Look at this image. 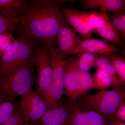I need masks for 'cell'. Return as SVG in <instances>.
Returning <instances> with one entry per match:
<instances>
[{
	"instance_id": "f1b7e54d",
	"label": "cell",
	"mask_w": 125,
	"mask_h": 125,
	"mask_svg": "<svg viewBox=\"0 0 125 125\" xmlns=\"http://www.w3.org/2000/svg\"><path fill=\"white\" fill-rule=\"evenodd\" d=\"M107 125H125V122L120 121L110 122Z\"/></svg>"
},
{
	"instance_id": "30bf717a",
	"label": "cell",
	"mask_w": 125,
	"mask_h": 125,
	"mask_svg": "<svg viewBox=\"0 0 125 125\" xmlns=\"http://www.w3.org/2000/svg\"><path fill=\"white\" fill-rule=\"evenodd\" d=\"M69 105V125H107L109 122L98 113L81 107L76 101Z\"/></svg>"
},
{
	"instance_id": "d4e9b609",
	"label": "cell",
	"mask_w": 125,
	"mask_h": 125,
	"mask_svg": "<svg viewBox=\"0 0 125 125\" xmlns=\"http://www.w3.org/2000/svg\"><path fill=\"white\" fill-rule=\"evenodd\" d=\"M12 33L5 32L0 34V53L1 56L11 47L16 39Z\"/></svg>"
},
{
	"instance_id": "5b68a950",
	"label": "cell",
	"mask_w": 125,
	"mask_h": 125,
	"mask_svg": "<svg viewBox=\"0 0 125 125\" xmlns=\"http://www.w3.org/2000/svg\"><path fill=\"white\" fill-rule=\"evenodd\" d=\"M52 57L51 48L43 43L36 47L31 57L37 73L38 93L52 108L54 107L51 93L53 73Z\"/></svg>"
},
{
	"instance_id": "4dcf8cb0",
	"label": "cell",
	"mask_w": 125,
	"mask_h": 125,
	"mask_svg": "<svg viewBox=\"0 0 125 125\" xmlns=\"http://www.w3.org/2000/svg\"><path fill=\"white\" fill-rule=\"evenodd\" d=\"M0 56H1V54H0Z\"/></svg>"
},
{
	"instance_id": "d6986e66",
	"label": "cell",
	"mask_w": 125,
	"mask_h": 125,
	"mask_svg": "<svg viewBox=\"0 0 125 125\" xmlns=\"http://www.w3.org/2000/svg\"><path fill=\"white\" fill-rule=\"evenodd\" d=\"M78 54L75 62L78 69L81 71L88 72L91 68L96 65L98 55L85 52Z\"/></svg>"
},
{
	"instance_id": "9c48e42d",
	"label": "cell",
	"mask_w": 125,
	"mask_h": 125,
	"mask_svg": "<svg viewBox=\"0 0 125 125\" xmlns=\"http://www.w3.org/2000/svg\"><path fill=\"white\" fill-rule=\"evenodd\" d=\"M67 61V58H57L52 55V64L53 73L51 93L54 107L68 104L67 101L63 99V97L64 92V70Z\"/></svg>"
},
{
	"instance_id": "83f0119b",
	"label": "cell",
	"mask_w": 125,
	"mask_h": 125,
	"mask_svg": "<svg viewBox=\"0 0 125 125\" xmlns=\"http://www.w3.org/2000/svg\"><path fill=\"white\" fill-rule=\"evenodd\" d=\"M2 125H26L20 112L16 108L7 121Z\"/></svg>"
},
{
	"instance_id": "3957f363",
	"label": "cell",
	"mask_w": 125,
	"mask_h": 125,
	"mask_svg": "<svg viewBox=\"0 0 125 125\" xmlns=\"http://www.w3.org/2000/svg\"><path fill=\"white\" fill-rule=\"evenodd\" d=\"M125 98L123 86L111 90H102L94 94H87L78 98L76 102L81 107L98 113L109 122L112 115Z\"/></svg>"
},
{
	"instance_id": "ba28073f",
	"label": "cell",
	"mask_w": 125,
	"mask_h": 125,
	"mask_svg": "<svg viewBox=\"0 0 125 125\" xmlns=\"http://www.w3.org/2000/svg\"><path fill=\"white\" fill-rule=\"evenodd\" d=\"M75 60L73 56L67 58L64 70V95L67 98L69 105L76 102L80 87L81 70L76 65Z\"/></svg>"
},
{
	"instance_id": "5bb4252c",
	"label": "cell",
	"mask_w": 125,
	"mask_h": 125,
	"mask_svg": "<svg viewBox=\"0 0 125 125\" xmlns=\"http://www.w3.org/2000/svg\"><path fill=\"white\" fill-rule=\"evenodd\" d=\"M30 1L29 0H0V15L19 25L18 18Z\"/></svg>"
},
{
	"instance_id": "e0dca14e",
	"label": "cell",
	"mask_w": 125,
	"mask_h": 125,
	"mask_svg": "<svg viewBox=\"0 0 125 125\" xmlns=\"http://www.w3.org/2000/svg\"><path fill=\"white\" fill-rule=\"evenodd\" d=\"M98 55L96 66L98 69L104 70L109 75L111 80V86L113 88L125 86L121 82L115 69L108 60L104 55Z\"/></svg>"
},
{
	"instance_id": "44dd1931",
	"label": "cell",
	"mask_w": 125,
	"mask_h": 125,
	"mask_svg": "<svg viewBox=\"0 0 125 125\" xmlns=\"http://www.w3.org/2000/svg\"><path fill=\"white\" fill-rule=\"evenodd\" d=\"M93 89L104 90L112 85V81L109 75L102 69H98L92 76Z\"/></svg>"
},
{
	"instance_id": "4fadbf2b",
	"label": "cell",
	"mask_w": 125,
	"mask_h": 125,
	"mask_svg": "<svg viewBox=\"0 0 125 125\" xmlns=\"http://www.w3.org/2000/svg\"><path fill=\"white\" fill-rule=\"evenodd\" d=\"M68 104L50 108L36 122L26 125H69Z\"/></svg>"
},
{
	"instance_id": "277c9868",
	"label": "cell",
	"mask_w": 125,
	"mask_h": 125,
	"mask_svg": "<svg viewBox=\"0 0 125 125\" xmlns=\"http://www.w3.org/2000/svg\"><path fill=\"white\" fill-rule=\"evenodd\" d=\"M34 66L31 59L14 72L0 77V97L11 101L26 93L35 82Z\"/></svg>"
},
{
	"instance_id": "ffe728a7",
	"label": "cell",
	"mask_w": 125,
	"mask_h": 125,
	"mask_svg": "<svg viewBox=\"0 0 125 125\" xmlns=\"http://www.w3.org/2000/svg\"><path fill=\"white\" fill-rule=\"evenodd\" d=\"M104 56L113 66L123 85H125V57L117 53H109Z\"/></svg>"
},
{
	"instance_id": "52a82bcc",
	"label": "cell",
	"mask_w": 125,
	"mask_h": 125,
	"mask_svg": "<svg viewBox=\"0 0 125 125\" xmlns=\"http://www.w3.org/2000/svg\"><path fill=\"white\" fill-rule=\"evenodd\" d=\"M83 41L76 31L64 20L57 34L55 46L51 48L52 55L57 58H65L72 55L74 50Z\"/></svg>"
},
{
	"instance_id": "ac0fdd59",
	"label": "cell",
	"mask_w": 125,
	"mask_h": 125,
	"mask_svg": "<svg viewBox=\"0 0 125 125\" xmlns=\"http://www.w3.org/2000/svg\"><path fill=\"white\" fill-rule=\"evenodd\" d=\"M108 15L118 38L121 42H125V11L109 12Z\"/></svg>"
},
{
	"instance_id": "7a4b0ae2",
	"label": "cell",
	"mask_w": 125,
	"mask_h": 125,
	"mask_svg": "<svg viewBox=\"0 0 125 125\" xmlns=\"http://www.w3.org/2000/svg\"><path fill=\"white\" fill-rule=\"evenodd\" d=\"M16 31L18 38L0 57V77L14 72L28 62L36 47L42 43L20 28Z\"/></svg>"
},
{
	"instance_id": "f546056e",
	"label": "cell",
	"mask_w": 125,
	"mask_h": 125,
	"mask_svg": "<svg viewBox=\"0 0 125 125\" xmlns=\"http://www.w3.org/2000/svg\"><path fill=\"white\" fill-rule=\"evenodd\" d=\"M3 102H4V101H3V99H2V98L0 97V105L1 104V103Z\"/></svg>"
},
{
	"instance_id": "9a60e30c",
	"label": "cell",
	"mask_w": 125,
	"mask_h": 125,
	"mask_svg": "<svg viewBox=\"0 0 125 125\" xmlns=\"http://www.w3.org/2000/svg\"><path fill=\"white\" fill-rule=\"evenodd\" d=\"M96 34L112 45L123 46L124 44L117 36L106 11H100V18L97 24Z\"/></svg>"
},
{
	"instance_id": "8992f818",
	"label": "cell",
	"mask_w": 125,
	"mask_h": 125,
	"mask_svg": "<svg viewBox=\"0 0 125 125\" xmlns=\"http://www.w3.org/2000/svg\"><path fill=\"white\" fill-rule=\"evenodd\" d=\"M19 109L25 124L36 122L51 108L41 94L31 89L20 97Z\"/></svg>"
},
{
	"instance_id": "603a6c76",
	"label": "cell",
	"mask_w": 125,
	"mask_h": 125,
	"mask_svg": "<svg viewBox=\"0 0 125 125\" xmlns=\"http://www.w3.org/2000/svg\"><path fill=\"white\" fill-rule=\"evenodd\" d=\"M93 89L92 76L88 72L80 71V87L79 97L88 94Z\"/></svg>"
},
{
	"instance_id": "cb8c5ba5",
	"label": "cell",
	"mask_w": 125,
	"mask_h": 125,
	"mask_svg": "<svg viewBox=\"0 0 125 125\" xmlns=\"http://www.w3.org/2000/svg\"><path fill=\"white\" fill-rule=\"evenodd\" d=\"M11 101H4L0 105V125L5 123L17 108Z\"/></svg>"
},
{
	"instance_id": "484cf974",
	"label": "cell",
	"mask_w": 125,
	"mask_h": 125,
	"mask_svg": "<svg viewBox=\"0 0 125 125\" xmlns=\"http://www.w3.org/2000/svg\"><path fill=\"white\" fill-rule=\"evenodd\" d=\"M19 26V25L0 15V34L5 32L13 33L17 29Z\"/></svg>"
},
{
	"instance_id": "6da1fadb",
	"label": "cell",
	"mask_w": 125,
	"mask_h": 125,
	"mask_svg": "<svg viewBox=\"0 0 125 125\" xmlns=\"http://www.w3.org/2000/svg\"><path fill=\"white\" fill-rule=\"evenodd\" d=\"M61 6L58 0H30L18 18L19 28L34 39L53 48L57 32L65 20Z\"/></svg>"
},
{
	"instance_id": "7c38bea8",
	"label": "cell",
	"mask_w": 125,
	"mask_h": 125,
	"mask_svg": "<svg viewBox=\"0 0 125 125\" xmlns=\"http://www.w3.org/2000/svg\"><path fill=\"white\" fill-rule=\"evenodd\" d=\"M62 15L65 20L73 27L83 41L92 37L93 31L88 25L81 19L79 13V10L61 6Z\"/></svg>"
},
{
	"instance_id": "7402d4cb",
	"label": "cell",
	"mask_w": 125,
	"mask_h": 125,
	"mask_svg": "<svg viewBox=\"0 0 125 125\" xmlns=\"http://www.w3.org/2000/svg\"><path fill=\"white\" fill-rule=\"evenodd\" d=\"M79 13L81 19L96 34L97 24L100 18V13L94 11H82L79 10Z\"/></svg>"
},
{
	"instance_id": "4316f807",
	"label": "cell",
	"mask_w": 125,
	"mask_h": 125,
	"mask_svg": "<svg viewBox=\"0 0 125 125\" xmlns=\"http://www.w3.org/2000/svg\"><path fill=\"white\" fill-rule=\"evenodd\" d=\"M120 121L125 122V102L124 101L117 107L112 115L109 122L112 121Z\"/></svg>"
},
{
	"instance_id": "2e32d148",
	"label": "cell",
	"mask_w": 125,
	"mask_h": 125,
	"mask_svg": "<svg viewBox=\"0 0 125 125\" xmlns=\"http://www.w3.org/2000/svg\"><path fill=\"white\" fill-rule=\"evenodd\" d=\"M80 4L84 9H98L100 11H124L125 1L123 0H81Z\"/></svg>"
},
{
	"instance_id": "8fae6325",
	"label": "cell",
	"mask_w": 125,
	"mask_h": 125,
	"mask_svg": "<svg viewBox=\"0 0 125 125\" xmlns=\"http://www.w3.org/2000/svg\"><path fill=\"white\" fill-rule=\"evenodd\" d=\"M83 52L97 55H104L109 53H118L120 50L115 45L104 39L90 38L83 41L74 50L72 55Z\"/></svg>"
}]
</instances>
